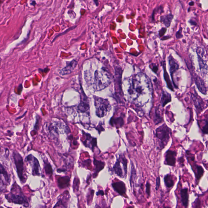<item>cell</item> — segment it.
Instances as JSON below:
<instances>
[{
	"label": "cell",
	"mask_w": 208,
	"mask_h": 208,
	"mask_svg": "<svg viewBox=\"0 0 208 208\" xmlns=\"http://www.w3.org/2000/svg\"><path fill=\"white\" fill-rule=\"evenodd\" d=\"M127 83L126 95L129 101L140 107V99L148 95L152 96L153 86L149 78L144 74H134L126 80Z\"/></svg>",
	"instance_id": "1"
},
{
	"label": "cell",
	"mask_w": 208,
	"mask_h": 208,
	"mask_svg": "<svg viewBox=\"0 0 208 208\" xmlns=\"http://www.w3.org/2000/svg\"><path fill=\"white\" fill-rule=\"evenodd\" d=\"M112 80V76L107 70L102 68L97 70L94 73L93 89L95 91L103 90L109 86Z\"/></svg>",
	"instance_id": "2"
},
{
	"label": "cell",
	"mask_w": 208,
	"mask_h": 208,
	"mask_svg": "<svg viewBox=\"0 0 208 208\" xmlns=\"http://www.w3.org/2000/svg\"><path fill=\"white\" fill-rule=\"evenodd\" d=\"M172 134L171 130L164 124L156 128L155 131L158 142L157 148L162 150L168 143Z\"/></svg>",
	"instance_id": "3"
},
{
	"label": "cell",
	"mask_w": 208,
	"mask_h": 208,
	"mask_svg": "<svg viewBox=\"0 0 208 208\" xmlns=\"http://www.w3.org/2000/svg\"><path fill=\"white\" fill-rule=\"evenodd\" d=\"M94 105L96 107V114L99 118L106 116L111 110L109 102L107 99L94 96Z\"/></svg>",
	"instance_id": "4"
},
{
	"label": "cell",
	"mask_w": 208,
	"mask_h": 208,
	"mask_svg": "<svg viewBox=\"0 0 208 208\" xmlns=\"http://www.w3.org/2000/svg\"><path fill=\"white\" fill-rule=\"evenodd\" d=\"M12 157L16 169V172L21 183H25L27 180L24 170V162L21 155L17 151H14Z\"/></svg>",
	"instance_id": "5"
},
{
	"label": "cell",
	"mask_w": 208,
	"mask_h": 208,
	"mask_svg": "<svg viewBox=\"0 0 208 208\" xmlns=\"http://www.w3.org/2000/svg\"><path fill=\"white\" fill-rule=\"evenodd\" d=\"M6 198L9 203L16 204H22L24 206L28 207L29 205V202L26 197L23 194L20 187L17 186V192L11 189V192L6 195Z\"/></svg>",
	"instance_id": "6"
},
{
	"label": "cell",
	"mask_w": 208,
	"mask_h": 208,
	"mask_svg": "<svg viewBox=\"0 0 208 208\" xmlns=\"http://www.w3.org/2000/svg\"><path fill=\"white\" fill-rule=\"evenodd\" d=\"M24 161L30 163L32 168V173L33 176H39L40 175L39 170L40 166L39 161L32 154L28 155L25 157Z\"/></svg>",
	"instance_id": "7"
},
{
	"label": "cell",
	"mask_w": 208,
	"mask_h": 208,
	"mask_svg": "<svg viewBox=\"0 0 208 208\" xmlns=\"http://www.w3.org/2000/svg\"><path fill=\"white\" fill-rule=\"evenodd\" d=\"M78 112L80 113H86L88 115L90 114V107L88 98L85 95L84 91H82L80 102L78 106Z\"/></svg>",
	"instance_id": "8"
},
{
	"label": "cell",
	"mask_w": 208,
	"mask_h": 208,
	"mask_svg": "<svg viewBox=\"0 0 208 208\" xmlns=\"http://www.w3.org/2000/svg\"><path fill=\"white\" fill-rule=\"evenodd\" d=\"M115 77H114V82H115V90L116 93H119L121 95L122 93V88H121V74L122 70L120 66H116L115 68Z\"/></svg>",
	"instance_id": "9"
},
{
	"label": "cell",
	"mask_w": 208,
	"mask_h": 208,
	"mask_svg": "<svg viewBox=\"0 0 208 208\" xmlns=\"http://www.w3.org/2000/svg\"><path fill=\"white\" fill-rule=\"evenodd\" d=\"M176 152L175 151L168 150L165 153V164L175 167L176 164Z\"/></svg>",
	"instance_id": "10"
},
{
	"label": "cell",
	"mask_w": 208,
	"mask_h": 208,
	"mask_svg": "<svg viewBox=\"0 0 208 208\" xmlns=\"http://www.w3.org/2000/svg\"><path fill=\"white\" fill-rule=\"evenodd\" d=\"M112 185L114 191L119 195L122 196L126 195L127 188L124 182L121 181L114 182L112 183Z\"/></svg>",
	"instance_id": "11"
},
{
	"label": "cell",
	"mask_w": 208,
	"mask_h": 208,
	"mask_svg": "<svg viewBox=\"0 0 208 208\" xmlns=\"http://www.w3.org/2000/svg\"><path fill=\"white\" fill-rule=\"evenodd\" d=\"M192 97L196 111L197 113H200L206 108L204 102L196 93L192 94Z\"/></svg>",
	"instance_id": "12"
},
{
	"label": "cell",
	"mask_w": 208,
	"mask_h": 208,
	"mask_svg": "<svg viewBox=\"0 0 208 208\" xmlns=\"http://www.w3.org/2000/svg\"><path fill=\"white\" fill-rule=\"evenodd\" d=\"M197 53L200 54L201 55L197 54L198 56V62H199V65L200 70L201 71H203L204 73H205L206 72L207 73V65L206 63L205 62V61L203 59V55H204V50L200 47L197 48V50H196Z\"/></svg>",
	"instance_id": "13"
},
{
	"label": "cell",
	"mask_w": 208,
	"mask_h": 208,
	"mask_svg": "<svg viewBox=\"0 0 208 208\" xmlns=\"http://www.w3.org/2000/svg\"><path fill=\"white\" fill-rule=\"evenodd\" d=\"M77 62L75 60H73L69 62H67L66 66L61 70L59 74L61 75L70 74L77 67Z\"/></svg>",
	"instance_id": "14"
},
{
	"label": "cell",
	"mask_w": 208,
	"mask_h": 208,
	"mask_svg": "<svg viewBox=\"0 0 208 208\" xmlns=\"http://www.w3.org/2000/svg\"><path fill=\"white\" fill-rule=\"evenodd\" d=\"M168 60H169V72H170V74H171L172 79L173 83L174 86H175L173 76L174 74L178 69L179 66V64H178L176 60H175L173 57L171 55L169 56Z\"/></svg>",
	"instance_id": "15"
},
{
	"label": "cell",
	"mask_w": 208,
	"mask_h": 208,
	"mask_svg": "<svg viewBox=\"0 0 208 208\" xmlns=\"http://www.w3.org/2000/svg\"><path fill=\"white\" fill-rule=\"evenodd\" d=\"M86 139L85 141L83 142L84 145L86 147H88L92 150H93L94 148L96 147L97 139L96 138H93L91 136L90 134L85 133Z\"/></svg>",
	"instance_id": "16"
},
{
	"label": "cell",
	"mask_w": 208,
	"mask_h": 208,
	"mask_svg": "<svg viewBox=\"0 0 208 208\" xmlns=\"http://www.w3.org/2000/svg\"><path fill=\"white\" fill-rule=\"evenodd\" d=\"M180 194L181 202L182 205L184 208H188L189 201V195L188 194V188H184L181 189Z\"/></svg>",
	"instance_id": "17"
},
{
	"label": "cell",
	"mask_w": 208,
	"mask_h": 208,
	"mask_svg": "<svg viewBox=\"0 0 208 208\" xmlns=\"http://www.w3.org/2000/svg\"><path fill=\"white\" fill-rule=\"evenodd\" d=\"M69 193L67 194L66 192V194L65 195H61L60 196V198H59V200L56 203L53 208H56L59 206H61L63 208H67L68 203L69 200Z\"/></svg>",
	"instance_id": "18"
},
{
	"label": "cell",
	"mask_w": 208,
	"mask_h": 208,
	"mask_svg": "<svg viewBox=\"0 0 208 208\" xmlns=\"http://www.w3.org/2000/svg\"><path fill=\"white\" fill-rule=\"evenodd\" d=\"M195 84L201 93L203 94H206L207 90L205 83L201 78L199 77H196L195 78Z\"/></svg>",
	"instance_id": "19"
},
{
	"label": "cell",
	"mask_w": 208,
	"mask_h": 208,
	"mask_svg": "<svg viewBox=\"0 0 208 208\" xmlns=\"http://www.w3.org/2000/svg\"><path fill=\"white\" fill-rule=\"evenodd\" d=\"M70 181V178L68 176L59 177L58 179V186L61 189L67 188L69 185Z\"/></svg>",
	"instance_id": "20"
},
{
	"label": "cell",
	"mask_w": 208,
	"mask_h": 208,
	"mask_svg": "<svg viewBox=\"0 0 208 208\" xmlns=\"http://www.w3.org/2000/svg\"><path fill=\"white\" fill-rule=\"evenodd\" d=\"M113 171L119 177L121 178H124V175H123L122 168L121 165V162L119 157L117 159L116 163L113 166Z\"/></svg>",
	"instance_id": "21"
},
{
	"label": "cell",
	"mask_w": 208,
	"mask_h": 208,
	"mask_svg": "<svg viewBox=\"0 0 208 208\" xmlns=\"http://www.w3.org/2000/svg\"><path fill=\"white\" fill-rule=\"evenodd\" d=\"M172 100L171 94L167 92L166 91L163 90L162 92V97H161V103L162 107H164L168 103L170 102Z\"/></svg>",
	"instance_id": "22"
},
{
	"label": "cell",
	"mask_w": 208,
	"mask_h": 208,
	"mask_svg": "<svg viewBox=\"0 0 208 208\" xmlns=\"http://www.w3.org/2000/svg\"><path fill=\"white\" fill-rule=\"evenodd\" d=\"M93 163L95 165V168L94 169V173L93 176V177L95 178L98 176L99 173L105 167V163L101 161H98L95 159H94L93 161Z\"/></svg>",
	"instance_id": "23"
},
{
	"label": "cell",
	"mask_w": 208,
	"mask_h": 208,
	"mask_svg": "<svg viewBox=\"0 0 208 208\" xmlns=\"http://www.w3.org/2000/svg\"><path fill=\"white\" fill-rule=\"evenodd\" d=\"M174 16L172 14H168L165 16H161L160 21L163 23L165 27H169L171 24L173 18Z\"/></svg>",
	"instance_id": "24"
},
{
	"label": "cell",
	"mask_w": 208,
	"mask_h": 208,
	"mask_svg": "<svg viewBox=\"0 0 208 208\" xmlns=\"http://www.w3.org/2000/svg\"><path fill=\"white\" fill-rule=\"evenodd\" d=\"M164 182L165 187L169 189L172 188L175 185V182L173 179L172 176L170 174H167L164 176Z\"/></svg>",
	"instance_id": "25"
},
{
	"label": "cell",
	"mask_w": 208,
	"mask_h": 208,
	"mask_svg": "<svg viewBox=\"0 0 208 208\" xmlns=\"http://www.w3.org/2000/svg\"><path fill=\"white\" fill-rule=\"evenodd\" d=\"M137 178V172L136 169L135 167V165L133 162H131V176L130 178V184L131 188H132V187L134 186V183L135 181L136 180Z\"/></svg>",
	"instance_id": "26"
},
{
	"label": "cell",
	"mask_w": 208,
	"mask_h": 208,
	"mask_svg": "<svg viewBox=\"0 0 208 208\" xmlns=\"http://www.w3.org/2000/svg\"><path fill=\"white\" fill-rule=\"evenodd\" d=\"M194 166L195 171H194V172L196 180L198 181L204 175V170L203 167L200 165L195 164Z\"/></svg>",
	"instance_id": "27"
},
{
	"label": "cell",
	"mask_w": 208,
	"mask_h": 208,
	"mask_svg": "<svg viewBox=\"0 0 208 208\" xmlns=\"http://www.w3.org/2000/svg\"><path fill=\"white\" fill-rule=\"evenodd\" d=\"M153 121L156 125L159 124L163 121V118L160 113L159 106H158L155 108Z\"/></svg>",
	"instance_id": "28"
},
{
	"label": "cell",
	"mask_w": 208,
	"mask_h": 208,
	"mask_svg": "<svg viewBox=\"0 0 208 208\" xmlns=\"http://www.w3.org/2000/svg\"><path fill=\"white\" fill-rule=\"evenodd\" d=\"M110 124L112 126H115L117 128L121 127L124 124L123 118L121 117H118L115 118H112L110 121Z\"/></svg>",
	"instance_id": "29"
},
{
	"label": "cell",
	"mask_w": 208,
	"mask_h": 208,
	"mask_svg": "<svg viewBox=\"0 0 208 208\" xmlns=\"http://www.w3.org/2000/svg\"><path fill=\"white\" fill-rule=\"evenodd\" d=\"M0 175L3 176L6 182L8 184H9L10 183V177H9V174L3 165L1 163H0Z\"/></svg>",
	"instance_id": "30"
},
{
	"label": "cell",
	"mask_w": 208,
	"mask_h": 208,
	"mask_svg": "<svg viewBox=\"0 0 208 208\" xmlns=\"http://www.w3.org/2000/svg\"><path fill=\"white\" fill-rule=\"evenodd\" d=\"M44 169L47 175L49 176H52L53 174V170L51 165L49 163L48 161L44 160Z\"/></svg>",
	"instance_id": "31"
},
{
	"label": "cell",
	"mask_w": 208,
	"mask_h": 208,
	"mask_svg": "<svg viewBox=\"0 0 208 208\" xmlns=\"http://www.w3.org/2000/svg\"><path fill=\"white\" fill-rule=\"evenodd\" d=\"M163 65H164V67H163V68H164L165 80V82H166L167 86H168V88L170 89L172 91H174V89L173 87L172 84V82L170 81V79H169V75H168V74L166 70L165 69V64H164Z\"/></svg>",
	"instance_id": "32"
},
{
	"label": "cell",
	"mask_w": 208,
	"mask_h": 208,
	"mask_svg": "<svg viewBox=\"0 0 208 208\" xmlns=\"http://www.w3.org/2000/svg\"><path fill=\"white\" fill-rule=\"evenodd\" d=\"M121 161L123 166L124 171V177L125 179L127 178V159L126 158L124 155H121Z\"/></svg>",
	"instance_id": "33"
},
{
	"label": "cell",
	"mask_w": 208,
	"mask_h": 208,
	"mask_svg": "<svg viewBox=\"0 0 208 208\" xmlns=\"http://www.w3.org/2000/svg\"><path fill=\"white\" fill-rule=\"evenodd\" d=\"M193 206L194 208H200L201 207V202L199 198H196L193 203Z\"/></svg>",
	"instance_id": "34"
},
{
	"label": "cell",
	"mask_w": 208,
	"mask_h": 208,
	"mask_svg": "<svg viewBox=\"0 0 208 208\" xmlns=\"http://www.w3.org/2000/svg\"><path fill=\"white\" fill-rule=\"evenodd\" d=\"M79 183H80V181H79V178H75L73 181V188L74 191L75 190H77V191H78L79 187Z\"/></svg>",
	"instance_id": "35"
},
{
	"label": "cell",
	"mask_w": 208,
	"mask_h": 208,
	"mask_svg": "<svg viewBox=\"0 0 208 208\" xmlns=\"http://www.w3.org/2000/svg\"><path fill=\"white\" fill-rule=\"evenodd\" d=\"M146 192L148 197L150 196L151 184L148 181H147L146 184Z\"/></svg>",
	"instance_id": "36"
},
{
	"label": "cell",
	"mask_w": 208,
	"mask_h": 208,
	"mask_svg": "<svg viewBox=\"0 0 208 208\" xmlns=\"http://www.w3.org/2000/svg\"><path fill=\"white\" fill-rule=\"evenodd\" d=\"M208 118L207 117L206 119L205 120V124L204 127H203L202 129V131L203 132V134H207L208 131Z\"/></svg>",
	"instance_id": "37"
},
{
	"label": "cell",
	"mask_w": 208,
	"mask_h": 208,
	"mask_svg": "<svg viewBox=\"0 0 208 208\" xmlns=\"http://www.w3.org/2000/svg\"><path fill=\"white\" fill-rule=\"evenodd\" d=\"M161 185V178L160 176H158L156 178V187H155V190L156 191H158Z\"/></svg>",
	"instance_id": "38"
},
{
	"label": "cell",
	"mask_w": 208,
	"mask_h": 208,
	"mask_svg": "<svg viewBox=\"0 0 208 208\" xmlns=\"http://www.w3.org/2000/svg\"><path fill=\"white\" fill-rule=\"evenodd\" d=\"M182 28L180 27L179 30L176 33V37L178 39H181L183 37V35H182Z\"/></svg>",
	"instance_id": "39"
},
{
	"label": "cell",
	"mask_w": 208,
	"mask_h": 208,
	"mask_svg": "<svg viewBox=\"0 0 208 208\" xmlns=\"http://www.w3.org/2000/svg\"><path fill=\"white\" fill-rule=\"evenodd\" d=\"M76 27V26L72 27L69 28V29H68L67 30H66V31H64V32H63L62 33L59 34L58 35V36H56V37H55L54 39H53V41H55V39H56V38H58V37H59V36H62V35H64L65 34V33H67V32H68V31H71V30H73V29H74V28Z\"/></svg>",
	"instance_id": "40"
},
{
	"label": "cell",
	"mask_w": 208,
	"mask_h": 208,
	"mask_svg": "<svg viewBox=\"0 0 208 208\" xmlns=\"http://www.w3.org/2000/svg\"><path fill=\"white\" fill-rule=\"evenodd\" d=\"M39 117L37 115V116H36V124H35L34 127L33 131L35 130L37 131V129H38V125H39Z\"/></svg>",
	"instance_id": "41"
},
{
	"label": "cell",
	"mask_w": 208,
	"mask_h": 208,
	"mask_svg": "<svg viewBox=\"0 0 208 208\" xmlns=\"http://www.w3.org/2000/svg\"><path fill=\"white\" fill-rule=\"evenodd\" d=\"M166 31V28L164 27L162 28V29L159 31V35L160 37H162V36H164Z\"/></svg>",
	"instance_id": "42"
},
{
	"label": "cell",
	"mask_w": 208,
	"mask_h": 208,
	"mask_svg": "<svg viewBox=\"0 0 208 208\" xmlns=\"http://www.w3.org/2000/svg\"><path fill=\"white\" fill-rule=\"evenodd\" d=\"M153 67L152 68V70L154 72L156 73L158 71V68L157 66L156 65H154V64H153Z\"/></svg>",
	"instance_id": "43"
},
{
	"label": "cell",
	"mask_w": 208,
	"mask_h": 208,
	"mask_svg": "<svg viewBox=\"0 0 208 208\" xmlns=\"http://www.w3.org/2000/svg\"><path fill=\"white\" fill-rule=\"evenodd\" d=\"M96 194L97 196H99V195H101V196H104V191H102V190H99V191H98V192L96 193Z\"/></svg>",
	"instance_id": "44"
},
{
	"label": "cell",
	"mask_w": 208,
	"mask_h": 208,
	"mask_svg": "<svg viewBox=\"0 0 208 208\" xmlns=\"http://www.w3.org/2000/svg\"><path fill=\"white\" fill-rule=\"evenodd\" d=\"M27 111L26 112H24V114H23V115H22V116H19L18 117L16 118V120H19V119H21L22 118L24 117L26 115V114H27Z\"/></svg>",
	"instance_id": "45"
},
{
	"label": "cell",
	"mask_w": 208,
	"mask_h": 208,
	"mask_svg": "<svg viewBox=\"0 0 208 208\" xmlns=\"http://www.w3.org/2000/svg\"><path fill=\"white\" fill-rule=\"evenodd\" d=\"M189 22L190 23V24L192 25H196V24H197V23H196V22H195V21L193 20H190Z\"/></svg>",
	"instance_id": "46"
},
{
	"label": "cell",
	"mask_w": 208,
	"mask_h": 208,
	"mask_svg": "<svg viewBox=\"0 0 208 208\" xmlns=\"http://www.w3.org/2000/svg\"><path fill=\"white\" fill-rule=\"evenodd\" d=\"M194 3L193 2H190V3H189V5L190 6L194 5Z\"/></svg>",
	"instance_id": "47"
},
{
	"label": "cell",
	"mask_w": 208,
	"mask_h": 208,
	"mask_svg": "<svg viewBox=\"0 0 208 208\" xmlns=\"http://www.w3.org/2000/svg\"><path fill=\"white\" fill-rule=\"evenodd\" d=\"M163 208H171L170 206H165L163 207Z\"/></svg>",
	"instance_id": "48"
},
{
	"label": "cell",
	"mask_w": 208,
	"mask_h": 208,
	"mask_svg": "<svg viewBox=\"0 0 208 208\" xmlns=\"http://www.w3.org/2000/svg\"><path fill=\"white\" fill-rule=\"evenodd\" d=\"M126 208H134V206H130Z\"/></svg>",
	"instance_id": "49"
}]
</instances>
